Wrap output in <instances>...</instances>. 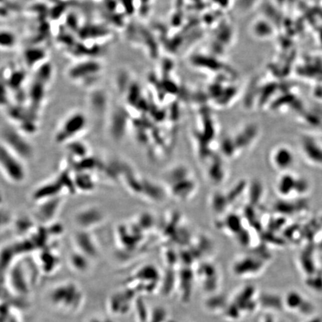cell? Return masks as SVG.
I'll use <instances>...</instances> for the list:
<instances>
[{
	"instance_id": "9a60e30c",
	"label": "cell",
	"mask_w": 322,
	"mask_h": 322,
	"mask_svg": "<svg viewBox=\"0 0 322 322\" xmlns=\"http://www.w3.org/2000/svg\"><path fill=\"white\" fill-rule=\"evenodd\" d=\"M306 322H322L321 319H319L318 318H311V319L308 320Z\"/></svg>"
},
{
	"instance_id": "52a82bcc",
	"label": "cell",
	"mask_w": 322,
	"mask_h": 322,
	"mask_svg": "<svg viewBox=\"0 0 322 322\" xmlns=\"http://www.w3.org/2000/svg\"><path fill=\"white\" fill-rule=\"evenodd\" d=\"M102 70V65L96 61H88L81 62L69 70L68 76L70 79L74 81L84 80L89 79Z\"/></svg>"
},
{
	"instance_id": "8fae6325",
	"label": "cell",
	"mask_w": 322,
	"mask_h": 322,
	"mask_svg": "<svg viewBox=\"0 0 322 322\" xmlns=\"http://www.w3.org/2000/svg\"><path fill=\"white\" fill-rule=\"evenodd\" d=\"M17 37L9 30H0V49H12L16 45Z\"/></svg>"
},
{
	"instance_id": "5b68a950",
	"label": "cell",
	"mask_w": 322,
	"mask_h": 322,
	"mask_svg": "<svg viewBox=\"0 0 322 322\" xmlns=\"http://www.w3.org/2000/svg\"><path fill=\"white\" fill-rule=\"evenodd\" d=\"M270 162L273 168L280 173L291 172V168L295 163V155L289 146L280 145L271 151Z\"/></svg>"
},
{
	"instance_id": "6da1fadb",
	"label": "cell",
	"mask_w": 322,
	"mask_h": 322,
	"mask_svg": "<svg viewBox=\"0 0 322 322\" xmlns=\"http://www.w3.org/2000/svg\"><path fill=\"white\" fill-rule=\"evenodd\" d=\"M26 161L0 141V172L8 181L21 184L27 178Z\"/></svg>"
},
{
	"instance_id": "3957f363",
	"label": "cell",
	"mask_w": 322,
	"mask_h": 322,
	"mask_svg": "<svg viewBox=\"0 0 322 322\" xmlns=\"http://www.w3.org/2000/svg\"><path fill=\"white\" fill-rule=\"evenodd\" d=\"M1 142L24 161H29L34 157L35 151L33 146L16 130L11 128L5 129L2 134Z\"/></svg>"
},
{
	"instance_id": "ba28073f",
	"label": "cell",
	"mask_w": 322,
	"mask_h": 322,
	"mask_svg": "<svg viewBox=\"0 0 322 322\" xmlns=\"http://www.w3.org/2000/svg\"><path fill=\"white\" fill-rule=\"evenodd\" d=\"M285 306L286 309L294 313L310 315L312 314V305L305 297L297 291H290L284 297Z\"/></svg>"
},
{
	"instance_id": "7a4b0ae2",
	"label": "cell",
	"mask_w": 322,
	"mask_h": 322,
	"mask_svg": "<svg viewBox=\"0 0 322 322\" xmlns=\"http://www.w3.org/2000/svg\"><path fill=\"white\" fill-rule=\"evenodd\" d=\"M277 193L284 198H301L309 193V182L291 172L281 173L277 182Z\"/></svg>"
},
{
	"instance_id": "7c38bea8",
	"label": "cell",
	"mask_w": 322,
	"mask_h": 322,
	"mask_svg": "<svg viewBox=\"0 0 322 322\" xmlns=\"http://www.w3.org/2000/svg\"><path fill=\"white\" fill-rule=\"evenodd\" d=\"M45 57V53L41 49H30L25 53V59L30 67H33L37 62H40Z\"/></svg>"
},
{
	"instance_id": "5bb4252c",
	"label": "cell",
	"mask_w": 322,
	"mask_h": 322,
	"mask_svg": "<svg viewBox=\"0 0 322 322\" xmlns=\"http://www.w3.org/2000/svg\"><path fill=\"white\" fill-rule=\"evenodd\" d=\"M48 188H47V187L46 186H44V187H41V188L44 189V190H49V189L51 188L52 185H53V184L52 183H50V184H48ZM48 195H49V199H50L51 198H56V196H54V195L52 194L51 192H48Z\"/></svg>"
},
{
	"instance_id": "30bf717a",
	"label": "cell",
	"mask_w": 322,
	"mask_h": 322,
	"mask_svg": "<svg viewBox=\"0 0 322 322\" xmlns=\"http://www.w3.org/2000/svg\"><path fill=\"white\" fill-rule=\"evenodd\" d=\"M75 243L77 245L79 251L85 254H94L97 253V247L96 241L92 236L86 231H82L77 233L75 237Z\"/></svg>"
},
{
	"instance_id": "277c9868",
	"label": "cell",
	"mask_w": 322,
	"mask_h": 322,
	"mask_svg": "<svg viewBox=\"0 0 322 322\" xmlns=\"http://www.w3.org/2000/svg\"><path fill=\"white\" fill-rule=\"evenodd\" d=\"M87 123L86 116L83 113L76 112L69 116L56 134V142L66 143L71 141L83 132L86 128Z\"/></svg>"
},
{
	"instance_id": "8992f818",
	"label": "cell",
	"mask_w": 322,
	"mask_h": 322,
	"mask_svg": "<svg viewBox=\"0 0 322 322\" xmlns=\"http://www.w3.org/2000/svg\"><path fill=\"white\" fill-rule=\"evenodd\" d=\"M300 152L303 160L312 166L322 169V143L315 139L306 137L300 142Z\"/></svg>"
},
{
	"instance_id": "4fadbf2b",
	"label": "cell",
	"mask_w": 322,
	"mask_h": 322,
	"mask_svg": "<svg viewBox=\"0 0 322 322\" xmlns=\"http://www.w3.org/2000/svg\"><path fill=\"white\" fill-rule=\"evenodd\" d=\"M49 200H50V203H44L45 204L43 206L44 207L43 209H39L40 216L41 217L43 216L44 219H50L55 216L59 205V203L57 201L56 203H53V199L51 200L50 198Z\"/></svg>"
},
{
	"instance_id": "9c48e42d",
	"label": "cell",
	"mask_w": 322,
	"mask_h": 322,
	"mask_svg": "<svg viewBox=\"0 0 322 322\" xmlns=\"http://www.w3.org/2000/svg\"><path fill=\"white\" fill-rule=\"evenodd\" d=\"M75 219L82 230H87L102 223L103 214L100 209L91 207L79 211Z\"/></svg>"
}]
</instances>
